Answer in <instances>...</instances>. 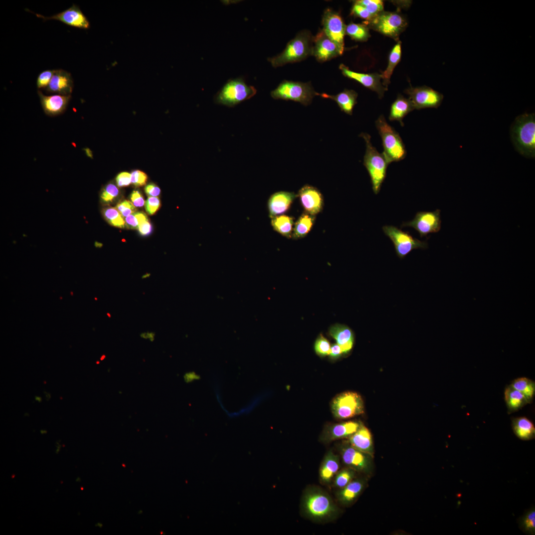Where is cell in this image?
Returning <instances> with one entry per match:
<instances>
[{"label":"cell","instance_id":"8d00e7d4","mask_svg":"<svg viewBox=\"0 0 535 535\" xmlns=\"http://www.w3.org/2000/svg\"><path fill=\"white\" fill-rule=\"evenodd\" d=\"M103 214L106 220L112 226L125 228V222L119 211L115 208H107L104 209Z\"/></svg>","mask_w":535,"mask_h":535},{"label":"cell","instance_id":"680465c9","mask_svg":"<svg viewBox=\"0 0 535 535\" xmlns=\"http://www.w3.org/2000/svg\"><path fill=\"white\" fill-rule=\"evenodd\" d=\"M56 443H57V445H56V446L57 447L56 453H58L59 451V449H60V448L61 446H60V444H59L58 442H56Z\"/></svg>","mask_w":535,"mask_h":535},{"label":"cell","instance_id":"6f0895ef","mask_svg":"<svg viewBox=\"0 0 535 535\" xmlns=\"http://www.w3.org/2000/svg\"><path fill=\"white\" fill-rule=\"evenodd\" d=\"M45 392V395L46 396L47 400H48L51 398V395H50V394L49 393H48L47 392Z\"/></svg>","mask_w":535,"mask_h":535},{"label":"cell","instance_id":"681fc988","mask_svg":"<svg viewBox=\"0 0 535 535\" xmlns=\"http://www.w3.org/2000/svg\"><path fill=\"white\" fill-rule=\"evenodd\" d=\"M130 199L133 204L137 207L144 206L145 201L141 194L138 191H133L130 195Z\"/></svg>","mask_w":535,"mask_h":535},{"label":"cell","instance_id":"9a60e30c","mask_svg":"<svg viewBox=\"0 0 535 535\" xmlns=\"http://www.w3.org/2000/svg\"><path fill=\"white\" fill-rule=\"evenodd\" d=\"M312 54L320 61H325L342 54L337 45L321 30L313 39Z\"/></svg>","mask_w":535,"mask_h":535},{"label":"cell","instance_id":"db71d44e","mask_svg":"<svg viewBox=\"0 0 535 535\" xmlns=\"http://www.w3.org/2000/svg\"><path fill=\"white\" fill-rule=\"evenodd\" d=\"M156 333L154 332H145L140 334V337L145 339H149L150 341L153 342L155 340Z\"/></svg>","mask_w":535,"mask_h":535},{"label":"cell","instance_id":"f6af8a7d","mask_svg":"<svg viewBox=\"0 0 535 535\" xmlns=\"http://www.w3.org/2000/svg\"><path fill=\"white\" fill-rule=\"evenodd\" d=\"M55 70H46L41 72L37 79V85L39 88L47 87L49 85Z\"/></svg>","mask_w":535,"mask_h":535},{"label":"cell","instance_id":"7dc6e473","mask_svg":"<svg viewBox=\"0 0 535 535\" xmlns=\"http://www.w3.org/2000/svg\"><path fill=\"white\" fill-rule=\"evenodd\" d=\"M131 183L136 186H142L146 184L148 176L147 174L139 170L133 171L131 173Z\"/></svg>","mask_w":535,"mask_h":535},{"label":"cell","instance_id":"52a82bcc","mask_svg":"<svg viewBox=\"0 0 535 535\" xmlns=\"http://www.w3.org/2000/svg\"><path fill=\"white\" fill-rule=\"evenodd\" d=\"M369 28L372 29L384 36L399 41L400 34L405 29L407 22L406 19L397 12L383 11L371 20L365 21Z\"/></svg>","mask_w":535,"mask_h":535},{"label":"cell","instance_id":"9f6ffc18","mask_svg":"<svg viewBox=\"0 0 535 535\" xmlns=\"http://www.w3.org/2000/svg\"><path fill=\"white\" fill-rule=\"evenodd\" d=\"M85 151H86V153H87V155H88V156L89 157H92V152H91V151H90V150H89V149H86L85 150Z\"/></svg>","mask_w":535,"mask_h":535},{"label":"cell","instance_id":"91938a15","mask_svg":"<svg viewBox=\"0 0 535 535\" xmlns=\"http://www.w3.org/2000/svg\"><path fill=\"white\" fill-rule=\"evenodd\" d=\"M35 399H36V400L39 401V402H41V401H42V399H41V398L40 397L35 396Z\"/></svg>","mask_w":535,"mask_h":535},{"label":"cell","instance_id":"277c9868","mask_svg":"<svg viewBox=\"0 0 535 535\" xmlns=\"http://www.w3.org/2000/svg\"><path fill=\"white\" fill-rule=\"evenodd\" d=\"M311 42L312 37L309 32L303 31L288 43L281 53L268 58V60L274 67L302 60L312 54Z\"/></svg>","mask_w":535,"mask_h":535},{"label":"cell","instance_id":"44dd1931","mask_svg":"<svg viewBox=\"0 0 535 535\" xmlns=\"http://www.w3.org/2000/svg\"><path fill=\"white\" fill-rule=\"evenodd\" d=\"M340 468L339 456L332 451L325 455L319 469L320 482L325 485L329 484L338 472Z\"/></svg>","mask_w":535,"mask_h":535},{"label":"cell","instance_id":"bcb514c9","mask_svg":"<svg viewBox=\"0 0 535 535\" xmlns=\"http://www.w3.org/2000/svg\"><path fill=\"white\" fill-rule=\"evenodd\" d=\"M160 207V202L158 197H149L145 203V208L147 213L153 215Z\"/></svg>","mask_w":535,"mask_h":535},{"label":"cell","instance_id":"ffe728a7","mask_svg":"<svg viewBox=\"0 0 535 535\" xmlns=\"http://www.w3.org/2000/svg\"><path fill=\"white\" fill-rule=\"evenodd\" d=\"M361 423L354 421L330 425L324 430L321 440L324 442L349 437L359 428Z\"/></svg>","mask_w":535,"mask_h":535},{"label":"cell","instance_id":"4316f807","mask_svg":"<svg viewBox=\"0 0 535 535\" xmlns=\"http://www.w3.org/2000/svg\"><path fill=\"white\" fill-rule=\"evenodd\" d=\"M42 105L45 111L49 114H55L62 111L66 107L70 96L61 95L45 96L39 92Z\"/></svg>","mask_w":535,"mask_h":535},{"label":"cell","instance_id":"8992f818","mask_svg":"<svg viewBox=\"0 0 535 535\" xmlns=\"http://www.w3.org/2000/svg\"><path fill=\"white\" fill-rule=\"evenodd\" d=\"M257 92L254 86L247 85L244 78L228 80L214 97L215 103L233 107L253 97Z\"/></svg>","mask_w":535,"mask_h":535},{"label":"cell","instance_id":"8fae6325","mask_svg":"<svg viewBox=\"0 0 535 535\" xmlns=\"http://www.w3.org/2000/svg\"><path fill=\"white\" fill-rule=\"evenodd\" d=\"M404 92L409 96L414 109L437 108L444 98L443 94L427 86L415 88L411 86Z\"/></svg>","mask_w":535,"mask_h":535},{"label":"cell","instance_id":"836d02e7","mask_svg":"<svg viewBox=\"0 0 535 535\" xmlns=\"http://www.w3.org/2000/svg\"><path fill=\"white\" fill-rule=\"evenodd\" d=\"M510 385L521 392L528 403H531L535 393V382L527 377H520L514 380Z\"/></svg>","mask_w":535,"mask_h":535},{"label":"cell","instance_id":"ab89813d","mask_svg":"<svg viewBox=\"0 0 535 535\" xmlns=\"http://www.w3.org/2000/svg\"><path fill=\"white\" fill-rule=\"evenodd\" d=\"M135 215L138 220V230L139 233L143 236L150 235L153 231V227L146 214L142 212H137L135 213Z\"/></svg>","mask_w":535,"mask_h":535},{"label":"cell","instance_id":"d6986e66","mask_svg":"<svg viewBox=\"0 0 535 535\" xmlns=\"http://www.w3.org/2000/svg\"><path fill=\"white\" fill-rule=\"evenodd\" d=\"M297 196L294 192L283 191L272 194L268 201L269 216L272 218L286 213Z\"/></svg>","mask_w":535,"mask_h":535},{"label":"cell","instance_id":"f35d334b","mask_svg":"<svg viewBox=\"0 0 535 535\" xmlns=\"http://www.w3.org/2000/svg\"><path fill=\"white\" fill-rule=\"evenodd\" d=\"M522 529L526 533L533 534L535 530V511L532 509L526 513L520 521Z\"/></svg>","mask_w":535,"mask_h":535},{"label":"cell","instance_id":"60d3db41","mask_svg":"<svg viewBox=\"0 0 535 535\" xmlns=\"http://www.w3.org/2000/svg\"><path fill=\"white\" fill-rule=\"evenodd\" d=\"M330 347L331 346L328 340L322 334H321L317 338L314 346L315 350L316 353L322 357L329 354Z\"/></svg>","mask_w":535,"mask_h":535},{"label":"cell","instance_id":"d590c367","mask_svg":"<svg viewBox=\"0 0 535 535\" xmlns=\"http://www.w3.org/2000/svg\"><path fill=\"white\" fill-rule=\"evenodd\" d=\"M355 474L354 470L348 467L339 470L333 479V486L339 489L343 488L354 480Z\"/></svg>","mask_w":535,"mask_h":535},{"label":"cell","instance_id":"484cf974","mask_svg":"<svg viewBox=\"0 0 535 535\" xmlns=\"http://www.w3.org/2000/svg\"><path fill=\"white\" fill-rule=\"evenodd\" d=\"M323 98L334 100L341 110L345 113L351 115L355 105L357 104L358 94L353 90L345 89L336 95H330L326 93L319 94Z\"/></svg>","mask_w":535,"mask_h":535},{"label":"cell","instance_id":"b9f144b4","mask_svg":"<svg viewBox=\"0 0 535 535\" xmlns=\"http://www.w3.org/2000/svg\"><path fill=\"white\" fill-rule=\"evenodd\" d=\"M119 190L117 187L113 184H108L103 190L101 198L102 201L105 203H109L117 196Z\"/></svg>","mask_w":535,"mask_h":535},{"label":"cell","instance_id":"ac0fdd59","mask_svg":"<svg viewBox=\"0 0 535 535\" xmlns=\"http://www.w3.org/2000/svg\"><path fill=\"white\" fill-rule=\"evenodd\" d=\"M35 15L40 18L47 20H57L69 26L82 29H88L90 23L79 7L73 4L68 9L50 17H46L39 14Z\"/></svg>","mask_w":535,"mask_h":535},{"label":"cell","instance_id":"d6a6232c","mask_svg":"<svg viewBox=\"0 0 535 535\" xmlns=\"http://www.w3.org/2000/svg\"><path fill=\"white\" fill-rule=\"evenodd\" d=\"M315 216L307 213L300 216L294 224L292 237L299 239L305 237L312 229L315 222Z\"/></svg>","mask_w":535,"mask_h":535},{"label":"cell","instance_id":"603a6c76","mask_svg":"<svg viewBox=\"0 0 535 535\" xmlns=\"http://www.w3.org/2000/svg\"><path fill=\"white\" fill-rule=\"evenodd\" d=\"M348 443L355 449L373 457L372 434L369 429L361 424L357 430L349 437Z\"/></svg>","mask_w":535,"mask_h":535},{"label":"cell","instance_id":"6125c7cd","mask_svg":"<svg viewBox=\"0 0 535 535\" xmlns=\"http://www.w3.org/2000/svg\"><path fill=\"white\" fill-rule=\"evenodd\" d=\"M76 482H80V479L79 478H77V479H76Z\"/></svg>","mask_w":535,"mask_h":535},{"label":"cell","instance_id":"4fadbf2b","mask_svg":"<svg viewBox=\"0 0 535 535\" xmlns=\"http://www.w3.org/2000/svg\"><path fill=\"white\" fill-rule=\"evenodd\" d=\"M322 23L324 33L337 45L343 54L346 25L341 16L336 12L327 9L323 14Z\"/></svg>","mask_w":535,"mask_h":535},{"label":"cell","instance_id":"ee69618b","mask_svg":"<svg viewBox=\"0 0 535 535\" xmlns=\"http://www.w3.org/2000/svg\"><path fill=\"white\" fill-rule=\"evenodd\" d=\"M116 209L119 211L123 217H126L136 211L135 206L132 203L128 200H124L119 203L116 205Z\"/></svg>","mask_w":535,"mask_h":535},{"label":"cell","instance_id":"f907efd6","mask_svg":"<svg viewBox=\"0 0 535 535\" xmlns=\"http://www.w3.org/2000/svg\"><path fill=\"white\" fill-rule=\"evenodd\" d=\"M126 227L130 229H136L138 228V220L135 215V213H133L125 217Z\"/></svg>","mask_w":535,"mask_h":535},{"label":"cell","instance_id":"816d5d0a","mask_svg":"<svg viewBox=\"0 0 535 535\" xmlns=\"http://www.w3.org/2000/svg\"><path fill=\"white\" fill-rule=\"evenodd\" d=\"M145 191L150 197H157L160 195V188L156 185L150 184L145 187Z\"/></svg>","mask_w":535,"mask_h":535},{"label":"cell","instance_id":"7402d4cb","mask_svg":"<svg viewBox=\"0 0 535 535\" xmlns=\"http://www.w3.org/2000/svg\"><path fill=\"white\" fill-rule=\"evenodd\" d=\"M73 85L71 74L63 69H55L54 74L47 89L48 91L68 96Z\"/></svg>","mask_w":535,"mask_h":535},{"label":"cell","instance_id":"2e32d148","mask_svg":"<svg viewBox=\"0 0 535 535\" xmlns=\"http://www.w3.org/2000/svg\"><path fill=\"white\" fill-rule=\"evenodd\" d=\"M339 68L342 74L346 77L353 79L360 83L364 86L375 92L379 98H382L384 92L387 90L384 87L380 80V74L362 73L352 71L343 64H341Z\"/></svg>","mask_w":535,"mask_h":535},{"label":"cell","instance_id":"d4e9b609","mask_svg":"<svg viewBox=\"0 0 535 535\" xmlns=\"http://www.w3.org/2000/svg\"><path fill=\"white\" fill-rule=\"evenodd\" d=\"M364 486L365 482L363 480H353L336 493L337 499L342 505H350L360 495Z\"/></svg>","mask_w":535,"mask_h":535},{"label":"cell","instance_id":"6da1fadb","mask_svg":"<svg viewBox=\"0 0 535 535\" xmlns=\"http://www.w3.org/2000/svg\"><path fill=\"white\" fill-rule=\"evenodd\" d=\"M302 513L308 519L325 522L336 517L338 509L329 494L316 486L307 488L301 502Z\"/></svg>","mask_w":535,"mask_h":535},{"label":"cell","instance_id":"7c38bea8","mask_svg":"<svg viewBox=\"0 0 535 535\" xmlns=\"http://www.w3.org/2000/svg\"><path fill=\"white\" fill-rule=\"evenodd\" d=\"M441 224L440 210L436 209L432 212H419L413 220L403 222L401 227H413L422 238L430 233L438 232Z\"/></svg>","mask_w":535,"mask_h":535},{"label":"cell","instance_id":"f1b7e54d","mask_svg":"<svg viewBox=\"0 0 535 535\" xmlns=\"http://www.w3.org/2000/svg\"><path fill=\"white\" fill-rule=\"evenodd\" d=\"M512 426L514 433L520 439L529 440L535 437V426L527 418L520 417L513 419Z\"/></svg>","mask_w":535,"mask_h":535},{"label":"cell","instance_id":"4dcf8cb0","mask_svg":"<svg viewBox=\"0 0 535 535\" xmlns=\"http://www.w3.org/2000/svg\"><path fill=\"white\" fill-rule=\"evenodd\" d=\"M401 57V42L398 41L392 49L388 57V63L386 69L380 74L382 84L387 89L393 71L400 61Z\"/></svg>","mask_w":535,"mask_h":535},{"label":"cell","instance_id":"7a4b0ae2","mask_svg":"<svg viewBox=\"0 0 535 535\" xmlns=\"http://www.w3.org/2000/svg\"><path fill=\"white\" fill-rule=\"evenodd\" d=\"M510 135L517 151L523 156L535 157V115L524 113L515 118L511 125Z\"/></svg>","mask_w":535,"mask_h":535},{"label":"cell","instance_id":"94428289","mask_svg":"<svg viewBox=\"0 0 535 535\" xmlns=\"http://www.w3.org/2000/svg\"><path fill=\"white\" fill-rule=\"evenodd\" d=\"M41 432L42 434H44L47 433V431L45 430H41Z\"/></svg>","mask_w":535,"mask_h":535},{"label":"cell","instance_id":"83f0119b","mask_svg":"<svg viewBox=\"0 0 535 535\" xmlns=\"http://www.w3.org/2000/svg\"><path fill=\"white\" fill-rule=\"evenodd\" d=\"M414 109L409 99L405 98L402 95H399L391 106L389 120L390 121H397L403 126L404 125L403 119L407 114Z\"/></svg>","mask_w":535,"mask_h":535},{"label":"cell","instance_id":"9c48e42d","mask_svg":"<svg viewBox=\"0 0 535 535\" xmlns=\"http://www.w3.org/2000/svg\"><path fill=\"white\" fill-rule=\"evenodd\" d=\"M382 230L392 242L396 253L400 259H403L415 249H426L428 244L426 241H421L413 237L409 232L402 231L392 225H385Z\"/></svg>","mask_w":535,"mask_h":535},{"label":"cell","instance_id":"c3c4849f","mask_svg":"<svg viewBox=\"0 0 535 535\" xmlns=\"http://www.w3.org/2000/svg\"><path fill=\"white\" fill-rule=\"evenodd\" d=\"M131 174L127 172L120 173L116 178V183L119 187L128 186L131 183Z\"/></svg>","mask_w":535,"mask_h":535},{"label":"cell","instance_id":"cb8c5ba5","mask_svg":"<svg viewBox=\"0 0 535 535\" xmlns=\"http://www.w3.org/2000/svg\"><path fill=\"white\" fill-rule=\"evenodd\" d=\"M329 333L340 346L343 354L348 353L352 349L354 336L352 330L348 326L335 324L330 327Z\"/></svg>","mask_w":535,"mask_h":535},{"label":"cell","instance_id":"30bf717a","mask_svg":"<svg viewBox=\"0 0 535 535\" xmlns=\"http://www.w3.org/2000/svg\"><path fill=\"white\" fill-rule=\"evenodd\" d=\"M331 409L334 417L346 419L363 413L364 406L359 394L347 391L338 395L333 399Z\"/></svg>","mask_w":535,"mask_h":535},{"label":"cell","instance_id":"1f68e13d","mask_svg":"<svg viewBox=\"0 0 535 535\" xmlns=\"http://www.w3.org/2000/svg\"><path fill=\"white\" fill-rule=\"evenodd\" d=\"M293 224V218L285 214L271 218V225L273 230L287 238L292 237Z\"/></svg>","mask_w":535,"mask_h":535},{"label":"cell","instance_id":"f546056e","mask_svg":"<svg viewBox=\"0 0 535 535\" xmlns=\"http://www.w3.org/2000/svg\"><path fill=\"white\" fill-rule=\"evenodd\" d=\"M504 399L509 413L518 411L528 403L524 395L510 385L504 390Z\"/></svg>","mask_w":535,"mask_h":535},{"label":"cell","instance_id":"74e56055","mask_svg":"<svg viewBox=\"0 0 535 535\" xmlns=\"http://www.w3.org/2000/svg\"><path fill=\"white\" fill-rule=\"evenodd\" d=\"M354 2L365 7L374 17L384 11L382 0H358Z\"/></svg>","mask_w":535,"mask_h":535},{"label":"cell","instance_id":"e575fe53","mask_svg":"<svg viewBox=\"0 0 535 535\" xmlns=\"http://www.w3.org/2000/svg\"><path fill=\"white\" fill-rule=\"evenodd\" d=\"M345 34L357 41L364 42L370 37L369 27L365 24L351 23L346 26Z\"/></svg>","mask_w":535,"mask_h":535},{"label":"cell","instance_id":"11a10c76","mask_svg":"<svg viewBox=\"0 0 535 535\" xmlns=\"http://www.w3.org/2000/svg\"><path fill=\"white\" fill-rule=\"evenodd\" d=\"M198 378V376L194 372L186 373L184 375V381L189 383Z\"/></svg>","mask_w":535,"mask_h":535},{"label":"cell","instance_id":"7bdbcfd3","mask_svg":"<svg viewBox=\"0 0 535 535\" xmlns=\"http://www.w3.org/2000/svg\"><path fill=\"white\" fill-rule=\"evenodd\" d=\"M351 14L364 19L365 21H370L374 17L365 7L355 2L351 9Z\"/></svg>","mask_w":535,"mask_h":535},{"label":"cell","instance_id":"3957f363","mask_svg":"<svg viewBox=\"0 0 535 535\" xmlns=\"http://www.w3.org/2000/svg\"><path fill=\"white\" fill-rule=\"evenodd\" d=\"M360 136L364 139L366 146L364 165L371 178L373 192L377 194L386 178L387 168L389 163L383 154L379 153L373 147L370 135L362 133Z\"/></svg>","mask_w":535,"mask_h":535},{"label":"cell","instance_id":"ba28073f","mask_svg":"<svg viewBox=\"0 0 535 535\" xmlns=\"http://www.w3.org/2000/svg\"><path fill=\"white\" fill-rule=\"evenodd\" d=\"M270 95L274 99L292 100L307 106L318 93L309 83L284 80L271 92Z\"/></svg>","mask_w":535,"mask_h":535},{"label":"cell","instance_id":"f5cc1de1","mask_svg":"<svg viewBox=\"0 0 535 535\" xmlns=\"http://www.w3.org/2000/svg\"><path fill=\"white\" fill-rule=\"evenodd\" d=\"M343 354L340 346L337 343L333 344L330 347L329 355L332 359H337Z\"/></svg>","mask_w":535,"mask_h":535},{"label":"cell","instance_id":"5bb4252c","mask_svg":"<svg viewBox=\"0 0 535 535\" xmlns=\"http://www.w3.org/2000/svg\"><path fill=\"white\" fill-rule=\"evenodd\" d=\"M339 450L342 461L347 467L361 473H368L371 471L373 457L369 454L355 449L349 443L343 444Z\"/></svg>","mask_w":535,"mask_h":535},{"label":"cell","instance_id":"e0dca14e","mask_svg":"<svg viewBox=\"0 0 535 535\" xmlns=\"http://www.w3.org/2000/svg\"><path fill=\"white\" fill-rule=\"evenodd\" d=\"M297 196L306 213L315 216L321 211L323 198L322 194L316 187L305 185L299 190Z\"/></svg>","mask_w":535,"mask_h":535},{"label":"cell","instance_id":"5b68a950","mask_svg":"<svg viewBox=\"0 0 535 535\" xmlns=\"http://www.w3.org/2000/svg\"><path fill=\"white\" fill-rule=\"evenodd\" d=\"M375 126L382 139L383 154L388 163L405 159L407 154L405 145L399 133L386 122L383 115L375 121Z\"/></svg>","mask_w":535,"mask_h":535}]
</instances>
